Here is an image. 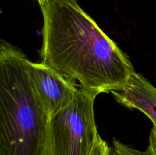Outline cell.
I'll return each instance as SVG.
<instances>
[{"label": "cell", "mask_w": 156, "mask_h": 155, "mask_svg": "<svg viewBox=\"0 0 156 155\" xmlns=\"http://www.w3.org/2000/svg\"><path fill=\"white\" fill-rule=\"evenodd\" d=\"M41 62L95 93L123 88L135 72L125 54L77 0H44Z\"/></svg>", "instance_id": "obj_1"}, {"label": "cell", "mask_w": 156, "mask_h": 155, "mask_svg": "<svg viewBox=\"0 0 156 155\" xmlns=\"http://www.w3.org/2000/svg\"><path fill=\"white\" fill-rule=\"evenodd\" d=\"M29 59L8 41L0 43V155H49L50 115L27 68Z\"/></svg>", "instance_id": "obj_2"}, {"label": "cell", "mask_w": 156, "mask_h": 155, "mask_svg": "<svg viewBox=\"0 0 156 155\" xmlns=\"http://www.w3.org/2000/svg\"><path fill=\"white\" fill-rule=\"evenodd\" d=\"M95 93L84 89L50 119L49 155H89L99 136L94 112Z\"/></svg>", "instance_id": "obj_3"}, {"label": "cell", "mask_w": 156, "mask_h": 155, "mask_svg": "<svg viewBox=\"0 0 156 155\" xmlns=\"http://www.w3.org/2000/svg\"><path fill=\"white\" fill-rule=\"evenodd\" d=\"M27 68L38 97L50 117L73 102L79 94L76 81L43 62L28 60Z\"/></svg>", "instance_id": "obj_4"}, {"label": "cell", "mask_w": 156, "mask_h": 155, "mask_svg": "<svg viewBox=\"0 0 156 155\" xmlns=\"http://www.w3.org/2000/svg\"><path fill=\"white\" fill-rule=\"evenodd\" d=\"M111 94L119 104L140 111L156 126V88L141 74L135 71L123 88Z\"/></svg>", "instance_id": "obj_5"}, {"label": "cell", "mask_w": 156, "mask_h": 155, "mask_svg": "<svg viewBox=\"0 0 156 155\" xmlns=\"http://www.w3.org/2000/svg\"><path fill=\"white\" fill-rule=\"evenodd\" d=\"M110 155H152L150 149L139 150L129 145L120 142L116 138L113 139L112 145L110 149Z\"/></svg>", "instance_id": "obj_6"}, {"label": "cell", "mask_w": 156, "mask_h": 155, "mask_svg": "<svg viewBox=\"0 0 156 155\" xmlns=\"http://www.w3.org/2000/svg\"><path fill=\"white\" fill-rule=\"evenodd\" d=\"M110 149L111 147L108 143L104 141L99 135L89 155H110Z\"/></svg>", "instance_id": "obj_7"}, {"label": "cell", "mask_w": 156, "mask_h": 155, "mask_svg": "<svg viewBox=\"0 0 156 155\" xmlns=\"http://www.w3.org/2000/svg\"><path fill=\"white\" fill-rule=\"evenodd\" d=\"M152 155H156V126H152L149 139V146Z\"/></svg>", "instance_id": "obj_8"}, {"label": "cell", "mask_w": 156, "mask_h": 155, "mask_svg": "<svg viewBox=\"0 0 156 155\" xmlns=\"http://www.w3.org/2000/svg\"><path fill=\"white\" fill-rule=\"evenodd\" d=\"M37 1L38 2V3H39V4H41V3L42 2L44 1V0H37Z\"/></svg>", "instance_id": "obj_9"}]
</instances>
